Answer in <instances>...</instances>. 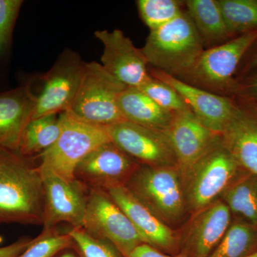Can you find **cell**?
I'll return each mask as SVG.
<instances>
[{
    "mask_svg": "<svg viewBox=\"0 0 257 257\" xmlns=\"http://www.w3.org/2000/svg\"><path fill=\"white\" fill-rule=\"evenodd\" d=\"M44 190L31 159L0 148V226L42 224Z\"/></svg>",
    "mask_w": 257,
    "mask_h": 257,
    "instance_id": "cell-1",
    "label": "cell"
},
{
    "mask_svg": "<svg viewBox=\"0 0 257 257\" xmlns=\"http://www.w3.org/2000/svg\"><path fill=\"white\" fill-rule=\"evenodd\" d=\"M204 44L187 12L150 32L142 48L149 65L180 78L202 55Z\"/></svg>",
    "mask_w": 257,
    "mask_h": 257,
    "instance_id": "cell-2",
    "label": "cell"
},
{
    "mask_svg": "<svg viewBox=\"0 0 257 257\" xmlns=\"http://www.w3.org/2000/svg\"><path fill=\"white\" fill-rule=\"evenodd\" d=\"M243 172L221 136L182 176L189 213L195 214L220 199Z\"/></svg>",
    "mask_w": 257,
    "mask_h": 257,
    "instance_id": "cell-3",
    "label": "cell"
},
{
    "mask_svg": "<svg viewBox=\"0 0 257 257\" xmlns=\"http://www.w3.org/2000/svg\"><path fill=\"white\" fill-rule=\"evenodd\" d=\"M125 186L168 226L181 222L189 213L183 181L175 166L141 165Z\"/></svg>",
    "mask_w": 257,
    "mask_h": 257,
    "instance_id": "cell-4",
    "label": "cell"
},
{
    "mask_svg": "<svg viewBox=\"0 0 257 257\" xmlns=\"http://www.w3.org/2000/svg\"><path fill=\"white\" fill-rule=\"evenodd\" d=\"M126 87L100 63L86 62L80 85L67 113L83 122L103 127L124 121L118 99Z\"/></svg>",
    "mask_w": 257,
    "mask_h": 257,
    "instance_id": "cell-5",
    "label": "cell"
},
{
    "mask_svg": "<svg viewBox=\"0 0 257 257\" xmlns=\"http://www.w3.org/2000/svg\"><path fill=\"white\" fill-rule=\"evenodd\" d=\"M62 133L52 147L37 158L45 167L67 179L74 180L77 165L93 150L111 141L106 127L83 122L69 113L60 114Z\"/></svg>",
    "mask_w": 257,
    "mask_h": 257,
    "instance_id": "cell-6",
    "label": "cell"
},
{
    "mask_svg": "<svg viewBox=\"0 0 257 257\" xmlns=\"http://www.w3.org/2000/svg\"><path fill=\"white\" fill-rule=\"evenodd\" d=\"M256 41L257 30L204 50L192 68L178 79L209 92L224 91L243 55Z\"/></svg>",
    "mask_w": 257,
    "mask_h": 257,
    "instance_id": "cell-7",
    "label": "cell"
},
{
    "mask_svg": "<svg viewBox=\"0 0 257 257\" xmlns=\"http://www.w3.org/2000/svg\"><path fill=\"white\" fill-rule=\"evenodd\" d=\"M82 228L94 237L111 243L124 257L144 243L122 209L100 189H89Z\"/></svg>",
    "mask_w": 257,
    "mask_h": 257,
    "instance_id": "cell-8",
    "label": "cell"
},
{
    "mask_svg": "<svg viewBox=\"0 0 257 257\" xmlns=\"http://www.w3.org/2000/svg\"><path fill=\"white\" fill-rule=\"evenodd\" d=\"M85 64L74 51L66 50L61 54L52 68L41 77V90L34 95L35 109L32 119L69 110L80 85Z\"/></svg>",
    "mask_w": 257,
    "mask_h": 257,
    "instance_id": "cell-9",
    "label": "cell"
},
{
    "mask_svg": "<svg viewBox=\"0 0 257 257\" xmlns=\"http://www.w3.org/2000/svg\"><path fill=\"white\" fill-rule=\"evenodd\" d=\"M38 169L44 190L42 231L55 229L62 222L82 227L89 189L77 179L67 180L41 166Z\"/></svg>",
    "mask_w": 257,
    "mask_h": 257,
    "instance_id": "cell-10",
    "label": "cell"
},
{
    "mask_svg": "<svg viewBox=\"0 0 257 257\" xmlns=\"http://www.w3.org/2000/svg\"><path fill=\"white\" fill-rule=\"evenodd\" d=\"M106 130L111 141L140 165L177 167L173 147L166 132L126 121L111 125Z\"/></svg>",
    "mask_w": 257,
    "mask_h": 257,
    "instance_id": "cell-11",
    "label": "cell"
},
{
    "mask_svg": "<svg viewBox=\"0 0 257 257\" xmlns=\"http://www.w3.org/2000/svg\"><path fill=\"white\" fill-rule=\"evenodd\" d=\"M140 164L112 142L93 150L77 165V180L88 189L106 191L116 185H126Z\"/></svg>",
    "mask_w": 257,
    "mask_h": 257,
    "instance_id": "cell-12",
    "label": "cell"
},
{
    "mask_svg": "<svg viewBox=\"0 0 257 257\" xmlns=\"http://www.w3.org/2000/svg\"><path fill=\"white\" fill-rule=\"evenodd\" d=\"M104 192L128 216L144 243L167 254L180 253L181 234L161 220L126 186H114Z\"/></svg>",
    "mask_w": 257,
    "mask_h": 257,
    "instance_id": "cell-13",
    "label": "cell"
},
{
    "mask_svg": "<svg viewBox=\"0 0 257 257\" xmlns=\"http://www.w3.org/2000/svg\"><path fill=\"white\" fill-rule=\"evenodd\" d=\"M94 35L104 47L101 64L106 72L127 87L139 88L150 78L143 50L135 47L121 30H98Z\"/></svg>",
    "mask_w": 257,
    "mask_h": 257,
    "instance_id": "cell-14",
    "label": "cell"
},
{
    "mask_svg": "<svg viewBox=\"0 0 257 257\" xmlns=\"http://www.w3.org/2000/svg\"><path fill=\"white\" fill-rule=\"evenodd\" d=\"M150 75L175 89L202 124L212 131L222 134L239 108L226 96L209 92L157 69L149 70Z\"/></svg>",
    "mask_w": 257,
    "mask_h": 257,
    "instance_id": "cell-15",
    "label": "cell"
},
{
    "mask_svg": "<svg viewBox=\"0 0 257 257\" xmlns=\"http://www.w3.org/2000/svg\"><path fill=\"white\" fill-rule=\"evenodd\" d=\"M231 220L229 209L221 199L192 214L184 234H181L180 253L185 257L210 256Z\"/></svg>",
    "mask_w": 257,
    "mask_h": 257,
    "instance_id": "cell-16",
    "label": "cell"
},
{
    "mask_svg": "<svg viewBox=\"0 0 257 257\" xmlns=\"http://www.w3.org/2000/svg\"><path fill=\"white\" fill-rule=\"evenodd\" d=\"M166 133L173 147L182 177L221 136L202 124L193 113L175 114Z\"/></svg>",
    "mask_w": 257,
    "mask_h": 257,
    "instance_id": "cell-17",
    "label": "cell"
},
{
    "mask_svg": "<svg viewBox=\"0 0 257 257\" xmlns=\"http://www.w3.org/2000/svg\"><path fill=\"white\" fill-rule=\"evenodd\" d=\"M35 109V97L28 82L0 92V148L18 152Z\"/></svg>",
    "mask_w": 257,
    "mask_h": 257,
    "instance_id": "cell-18",
    "label": "cell"
},
{
    "mask_svg": "<svg viewBox=\"0 0 257 257\" xmlns=\"http://www.w3.org/2000/svg\"><path fill=\"white\" fill-rule=\"evenodd\" d=\"M221 140L241 168L257 176V111L239 108L221 134Z\"/></svg>",
    "mask_w": 257,
    "mask_h": 257,
    "instance_id": "cell-19",
    "label": "cell"
},
{
    "mask_svg": "<svg viewBox=\"0 0 257 257\" xmlns=\"http://www.w3.org/2000/svg\"><path fill=\"white\" fill-rule=\"evenodd\" d=\"M118 108L124 121L160 131H167L175 116L136 87H126L121 93Z\"/></svg>",
    "mask_w": 257,
    "mask_h": 257,
    "instance_id": "cell-20",
    "label": "cell"
},
{
    "mask_svg": "<svg viewBox=\"0 0 257 257\" xmlns=\"http://www.w3.org/2000/svg\"><path fill=\"white\" fill-rule=\"evenodd\" d=\"M184 4L204 47L211 48L229 40L218 0H187Z\"/></svg>",
    "mask_w": 257,
    "mask_h": 257,
    "instance_id": "cell-21",
    "label": "cell"
},
{
    "mask_svg": "<svg viewBox=\"0 0 257 257\" xmlns=\"http://www.w3.org/2000/svg\"><path fill=\"white\" fill-rule=\"evenodd\" d=\"M62 128L60 114L32 119L24 130L17 153L28 159L40 156L55 145Z\"/></svg>",
    "mask_w": 257,
    "mask_h": 257,
    "instance_id": "cell-22",
    "label": "cell"
},
{
    "mask_svg": "<svg viewBox=\"0 0 257 257\" xmlns=\"http://www.w3.org/2000/svg\"><path fill=\"white\" fill-rule=\"evenodd\" d=\"M232 218L257 227V176L243 172L220 198Z\"/></svg>",
    "mask_w": 257,
    "mask_h": 257,
    "instance_id": "cell-23",
    "label": "cell"
},
{
    "mask_svg": "<svg viewBox=\"0 0 257 257\" xmlns=\"http://www.w3.org/2000/svg\"><path fill=\"white\" fill-rule=\"evenodd\" d=\"M257 252V227L232 218L227 231L209 257H249Z\"/></svg>",
    "mask_w": 257,
    "mask_h": 257,
    "instance_id": "cell-24",
    "label": "cell"
},
{
    "mask_svg": "<svg viewBox=\"0 0 257 257\" xmlns=\"http://www.w3.org/2000/svg\"><path fill=\"white\" fill-rule=\"evenodd\" d=\"M231 36L257 30V0H218Z\"/></svg>",
    "mask_w": 257,
    "mask_h": 257,
    "instance_id": "cell-25",
    "label": "cell"
},
{
    "mask_svg": "<svg viewBox=\"0 0 257 257\" xmlns=\"http://www.w3.org/2000/svg\"><path fill=\"white\" fill-rule=\"evenodd\" d=\"M183 2L177 0H138L139 14L150 32L162 28L183 13Z\"/></svg>",
    "mask_w": 257,
    "mask_h": 257,
    "instance_id": "cell-26",
    "label": "cell"
},
{
    "mask_svg": "<svg viewBox=\"0 0 257 257\" xmlns=\"http://www.w3.org/2000/svg\"><path fill=\"white\" fill-rule=\"evenodd\" d=\"M152 100L172 114L192 113L187 103L173 88L160 79L150 75V78L139 87Z\"/></svg>",
    "mask_w": 257,
    "mask_h": 257,
    "instance_id": "cell-27",
    "label": "cell"
},
{
    "mask_svg": "<svg viewBox=\"0 0 257 257\" xmlns=\"http://www.w3.org/2000/svg\"><path fill=\"white\" fill-rule=\"evenodd\" d=\"M68 233L61 234L55 229L42 231L35 241L18 257H55L61 251L73 247Z\"/></svg>",
    "mask_w": 257,
    "mask_h": 257,
    "instance_id": "cell-28",
    "label": "cell"
},
{
    "mask_svg": "<svg viewBox=\"0 0 257 257\" xmlns=\"http://www.w3.org/2000/svg\"><path fill=\"white\" fill-rule=\"evenodd\" d=\"M67 233L81 257H124L111 243L94 237L82 227L72 228Z\"/></svg>",
    "mask_w": 257,
    "mask_h": 257,
    "instance_id": "cell-29",
    "label": "cell"
},
{
    "mask_svg": "<svg viewBox=\"0 0 257 257\" xmlns=\"http://www.w3.org/2000/svg\"><path fill=\"white\" fill-rule=\"evenodd\" d=\"M22 0H0V56L4 55L11 42Z\"/></svg>",
    "mask_w": 257,
    "mask_h": 257,
    "instance_id": "cell-30",
    "label": "cell"
},
{
    "mask_svg": "<svg viewBox=\"0 0 257 257\" xmlns=\"http://www.w3.org/2000/svg\"><path fill=\"white\" fill-rule=\"evenodd\" d=\"M35 238L22 237L8 246L0 247V257H18L35 241Z\"/></svg>",
    "mask_w": 257,
    "mask_h": 257,
    "instance_id": "cell-31",
    "label": "cell"
},
{
    "mask_svg": "<svg viewBox=\"0 0 257 257\" xmlns=\"http://www.w3.org/2000/svg\"><path fill=\"white\" fill-rule=\"evenodd\" d=\"M127 257H185L182 253L170 255L162 252L147 243H142L133 250Z\"/></svg>",
    "mask_w": 257,
    "mask_h": 257,
    "instance_id": "cell-32",
    "label": "cell"
},
{
    "mask_svg": "<svg viewBox=\"0 0 257 257\" xmlns=\"http://www.w3.org/2000/svg\"><path fill=\"white\" fill-rule=\"evenodd\" d=\"M247 90L251 95L257 96V77L253 78L248 84Z\"/></svg>",
    "mask_w": 257,
    "mask_h": 257,
    "instance_id": "cell-33",
    "label": "cell"
},
{
    "mask_svg": "<svg viewBox=\"0 0 257 257\" xmlns=\"http://www.w3.org/2000/svg\"><path fill=\"white\" fill-rule=\"evenodd\" d=\"M57 257H77L74 254V253L71 252V251H64L63 253H61Z\"/></svg>",
    "mask_w": 257,
    "mask_h": 257,
    "instance_id": "cell-34",
    "label": "cell"
},
{
    "mask_svg": "<svg viewBox=\"0 0 257 257\" xmlns=\"http://www.w3.org/2000/svg\"><path fill=\"white\" fill-rule=\"evenodd\" d=\"M250 67H251V68H257V53L253 57L252 62L250 64Z\"/></svg>",
    "mask_w": 257,
    "mask_h": 257,
    "instance_id": "cell-35",
    "label": "cell"
},
{
    "mask_svg": "<svg viewBox=\"0 0 257 257\" xmlns=\"http://www.w3.org/2000/svg\"><path fill=\"white\" fill-rule=\"evenodd\" d=\"M249 257H257V252L255 253L254 254L251 255V256Z\"/></svg>",
    "mask_w": 257,
    "mask_h": 257,
    "instance_id": "cell-36",
    "label": "cell"
},
{
    "mask_svg": "<svg viewBox=\"0 0 257 257\" xmlns=\"http://www.w3.org/2000/svg\"><path fill=\"white\" fill-rule=\"evenodd\" d=\"M256 110L257 111V108H256Z\"/></svg>",
    "mask_w": 257,
    "mask_h": 257,
    "instance_id": "cell-37",
    "label": "cell"
},
{
    "mask_svg": "<svg viewBox=\"0 0 257 257\" xmlns=\"http://www.w3.org/2000/svg\"><path fill=\"white\" fill-rule=\"evenodd\" d=\"M80 257H81V256H80Z\"/></svg>",
    "mask_w": 257,
    "mask_h": 257,
    "instance_id": "cell-38",
    "label": "cell"
}]
</instances>
